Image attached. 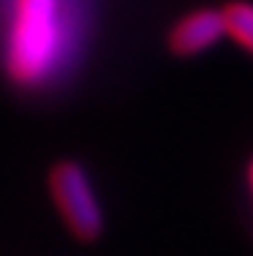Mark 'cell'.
<instances>
[{"label": "cell", "instance_id": "obj_1", "mask_svg": "<svg viewBox=\"0 0 253 256\" xmlns=\"http://www.w3.org/2000/svg\"><path fill=\"white\" fill-rule=\"evenodd\" d=\"M95 0H0V71L27 96L71 82L90 44Z\"/></svg>", "mask_w": 253, "mask_h": 256}, {"label": "cell", "instance_id": "obj_2", "mask_svg": "<svg viewBox=\"0 0 253 256\" xmlns=\"http://www.w3.org/2000/svg\"><path fill=\"white\" fill-rule=\"evenodd\" d=\"M49 191L57 216L76 240L93 242L104 232V207L87 169L76 161H57L49 172Z\"/></svg>", "mask_w": 253, "mask_h": 256}, {"label": "cell", "instance_id": "obj_3", "mask_svg": "<svg viewBox=\"0 0 253 256\" xmlns=\"http://www.w3.org/2000/svg\"><path fill=\"white\" fill-rule=\"evenodd\" d=\"M221 38H226L221 8H194L169 28L166 50L174 58H196L210 52Z\"/></svg>", "mask_w": 253, "mask_h": 256}, {"label": "cell", "instance_id": "obj_4", "mask_svg": "<svg viewBox=\"0 0 253 256\" xmlns=\"http://www.w3.org/2000/svg\"><path fill=\"white\" fill-rule=\"evenodd\" d=\"M226 38L253 58V0H229L221 6Z\"/></svg>", "mask_w": 253, "mask_h": 256}, {"label": "cell", "instance_id": "obj_5", "mask_svg": "<svg viewBox=\"0 0 253 256\" xmlns=\"http://www.w3.org/2000/svg\"><path fill=\"white\" fill-rule=\"evenodd\" d=\"M245 186H248V194H251V207H253V158L248 161V169H245Z\"/></svg>", "mask_w": 253, "mask_h": 256}]
</instances>
